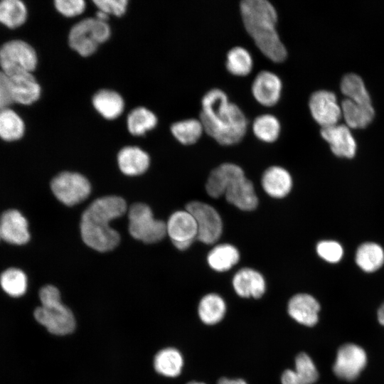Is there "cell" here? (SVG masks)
Listing matches in <instances>:
<instances>
[{"instance_id":"cell-6","label":"cell","mask_w":384,"mask_h":384,"mask_svg":"<svg viewBox=\"0 0 384 384\" xmlns=\"http://www.w3.org/2000/svg\"><path fill=\"white\" fill-rule=\"evenodd\" d=\"M129 231L135 239L145 243L161 240L166 235V223L154 219L151 208L146 204L137 203L129 209Z\"/></svg>"},{"instance_id":"cell-45","label":"cell","mask_w":384,"mask_h":384,"mask_svg":"<svg viewBox=\"0 0 384 384\" xmlns=\"http://www.w3.org/2000/svg\"><path fill=\"white\" fill-rule=\"evenodd\" d=\"M187 384H205V383H201V382H196V381H191V382L188 383Z\"/></svg>"},{"instance_id":"cell-31","label":"cell","mask_w":384,"mask_h":384,"mask_svg":"<svg viewBox=\"0 0 384 384\" xmlns=\"http://www.w3.org/2000/svg\"><path fill=\"white\" fill-rule=\"evenodd\" d=\"M171 132L180 143L191 145L200 139L204 129L200 119L190 118L174 122Z\"/></svg>"},{"instance_id":"cell-41","label":"cell","mask_w":384,"mask_h":384,"mask_svg":"<svg viewBox=\"0 0 384 384\" xmlns=\"http://www.w3.org/2000/svg\"><path fill=\"white\" fill-rule=\"evenodd\" d=\"M14 102L9 77L0 70V110L9 108Z\"/></svg>"},{"instance_id":"cell-14","label":"cell","mask_w":384,"mask_h":384,"mask_svg":"<svg viewBox=\"0 0 384 384\" xmlns=\"http://www.w3.org/2000/svg\"><path fill=\"white\" fill-rule=\"evenodd\" d=\"M321 135L329 144L332 152L337 156H354L356 142L346 124H336L321 127Z\"/></svg>"},{"instance_id":"cell-44","label":"cell","mask_w":384,"mask_h":384,"mask_svg":"<svg viewBox=\"0 0 384 384\" xmlns=\"http://www.w3.org/2000/svg\"><path fill=\"white\" fill-rule=\"evenodd\" d=\"M378 321L384 326V303L380 306L378 311Z\"/></svg>"},{"instance_id":"cell-23","label":"cell","mask_w":384,"mask_h":384,"mask_svg":"<svg viewBox=\"0 0 384 384\" xmlns=\"http://www.w3.org/2000/svg\"><path fill=\"white\" fill-rule=\"evenodd\" d=\"M262 186L269 196L281 198L286 196L291 191L292 179L286 169L281 166H272L264 172Z\"/></svg>"},{"instance_id":"cell-3","label":"cell","mask_w":384,"mask_h":384,"mask_svg":"<svg viewBox=\"0 0 384 384\" xmlns=\"http://www.w3.org/2000/svg\"><path fill=\"white\" fill-rule=\"evenodd\" d=\"M240 9L245 28L260 50L275 63L284 60L287 52L276 28L274 6L267 0H244Z\"/></svg>"},{"instance_id":"cell-25","label":"cell","mask_w":384,"mask_h":384,"mask_svg":"<svg viewBox=\"0 0 384 384\" xmlns=\"http://www.w3.org/2000/svg\"><path fill=\"white\" fill-rule=\"evenodd\" d=\"M341 108L348 127L363 128L374 117L375 112L372 104H361L346 98L342 100Z\"/></svg>"},{"instance_id":"cell-21","label":"cell","mask_w":384,"mask_h":384,"mask_svg":"<svg viewBox=\"0 0 384 384\" xmlns=\"http://www.w3.org/2000/svg\"><path fill=\"white\" fill-rule=\"evenodd\" d=\"M9 77L14 102L31 105L38 100L41 89L31 73H21Z\"/></svg>"},{"instance_id":"cell-22","label":"cell","mask_w":384,"mask_h":384,"mask_svg":"<svg viewBox=\"0 0 384 384\" xmlns=\"http://www.w3.org/2000/svg\"><path fill=\"white\" fill-rule=\"evenodd\" d=\"M117 163L124 174L138 176L147 170L150 164V158L148 154L139 147L128 146L119 151Z\"/></svg>"},{"instance_id":"cell-15","label":"cell","mask_w":384,"mask_h":384,"mask_svg":"<svg viewBox=\"0 0 384 384\" xmlns=\"http://www.w3.org/2000/svg\"><path fill=\"white\" fill-rule=\"evenodd\" d=\"M1 238L6 242L15 244H26L30 239L28 222L17 210L5 211L0 218Z\"/></svg>"},{"instance_id":"cell-34","label":"cell","mask_w":384,"mask_h":384,"mask_svg":"<svg viewBox=\"0 0 384 384\" xmlns=\"http://www.w3.org/2000/svg\"><path fill=\"white\" fill-rule=\"evenodd\" d=\"M25 125L21 118L12 110H0V137L8 142L21 138Z\"/></svg>"},{"instance_id":"cell-12","label":"cell","mask_w":384,"mask_h":384,"mask_svg":"<svg viewBox=\"0 0 384 384\" xmlns=\"http://www.w3.org/2000/svg\"><path fill=\"white\" fill-rule=\"evenodd\" d=\"M166 232L174 246L185 250L197 238L198 227L195 218L188 211L177 210L169 217Z\"/></svg>"},{"instance_id":"cell-16","label":"cell","mask_w":384,"mask_h":384,"mask_svg":"<svg viewBox=\"0 0 384 384\" xmlns=\"http://www.w3.org/2000/svg\"><path fill=\"white\" fill-rule=\"evenodd\" d=\"M245 176L239 166L225 163L214 169L208 178L206 190L212 198H219L225 194L228 187L235 180Z\"/></svg>"},{"instance_id":"cell-26","label":"cell","mask_w":384,"mask_h":384,"mask_svg":"<svg viewBox=\"0 0 384 384\" xmlns=\"http://www.w3.org/2000/svg\"><path fill=\"white\" fill-rule=\"evenodd\" d=\"M356 262L364 272H373L384 264V250L377 243H363L357 249Z\"/></svg>"},{"instance_id":"cell-24","label":"cell","mask_w":384,"mask_h":384,"mask_svg":"<svg viewBox=\"0 0 384 384\" xmlns=\"http://www.w3.org/2000/svg\"><path fill=\"white\" fill-rule=\"evenodd\" d=\"M92 103L95 110L105 119L112 120L119 117L124 109V101L117 92L100 90L92 97Z\"/></svg>"},{"instance_id":"cell-36","label":"cell","mask_w":384,"mask_h":384,"mask_svg":"<svg viewBox=\"0 0 384 384\" xmlns=\"http://www.w3.org/2000/svg\"><path fill=\"white\" fill-rule=\"evenodd\" d=\"M27 16L25 4L19 0L0 1V22L14 28L23 24Z\"/></svg>"},{"instance_id":"cell-27","label":"cell","mask_w":384,"mask_h":384,"mask_svg":"<svg viewBox=\"0 0 384 384\" xmlns=\"http://www.w3.org/2000/svg\"><path fill=\"white\" fill-rule=\"evenodd\" d=\"M240 260L238 249L230 244H220L208 253L207 260L209 266L217 272L231 269Z\"/></svg>"},{"instance_id":"cell-32","label":"cell","mask_w":384,"mask_h":384,"mask_svg":"<svg viewBox=\"0 0 384 384\" xmlns=\"http://www.w3.org/2000/svg\"><path fill=\"white\" fill-rule=\"evenodd\" d=\"M225 66L231 74L236 76H245L252 71L253 59L246 48L235 46L227 53Z\"/></svg>"},{"instance_id":"cell-39","label":"cell","mask_w":384,"mask_h":384,"mask_svg":"<svg viewBox=\"0 0 384 384\" xmlns=\"http://www.w3.org/2000/svg\"><path fill=\"white\" fill-rule=\"evenodd\" d=\"M54 4L60 14L70 18L82 14L86 7L83 0H56Z\"/></svg>"},{"instance_id":"cell-42","label":"cell","mask_w":384,"mask_h":384,"mask_svg":"<svg viewBox=\"0 0 384 384\" xmlns=\"http://www.w3.org/2000/svg\"><path fill=\"white\" fill-rule=\"evenodd\" d=\"M218 384H247V383L242 379H228L227 378H220Z\"/></svg>"},{"instance_id":"cell-7","label":"cell","mask_w":384,"mask_h":384,"mask_svg":"<svg viewBox=\"0 0 384 384\" xmlns=\"http://www.w3.org/2000/svg\"><path fill=\"white\" fill-rule=\"evenodd\" d=\"M37 62L35 50L23 41H10L0 48V66L8 76L31 73L36 68Z\"/></svg>"},{"instance_id":"cell-8","label":"cell","mask_w":384,"mask_h":384,"mask_svg":"<svg viewBox=\"0 0 384 384\" xmlns=\"http://www.w3.org/2000/svg\"><path fill=\"white\" fill-rule=\"evenodd\" d=\"M50 188L58 200L69 206L86 199L91 191L90 183L84 176L70 171L57 175L52 180Z\"/></svg>"},{"instance_id":"cell-5","label":"cell","mask_w":384,"mask_h":384,"mask_svg":"<svg viewBox=\"0 0 384 384\" xmlns=\"http://www.w3.org/2000/svg\"><path fill=\"white\" fill-rule=\"evenodd\" d=\"M111 35L106 22L95 18H87L75 24L68 33L70 47L83 57L92 55L98 46L107 41Z\"/></svg>"},{"instance_id":"cell-37","label":"cell","mask_w":384,"mask_h":384,"mask_svg":"<svg viewBox=\"0 0 384 384\" xmlns=\"http://www.w3.org/2000/svg\"><path fill=\"white\" fill-rule=\"evenodd\" d=\"M0 284L9 295L14 297H21L26 291L27 278L21 270L9 268L1 274Z\"/></svg>"},{"instance_id":"cell-2","label":"cell","mask_w":384,"mask_h":384,"mask_svg":"<svg viewBox=\"0 0 384 384\" xmlns=\"http://www.w3.org/2000/svg\"><path fill=\"white\" fill-rule=\"evenodd\" d=\"M127 211L125 201L117 196H104L94 201L83 212L80 233L84 242L99 252H107L117 246L119 233L110 223Z\"/></svg>"},{"instance_id":"cell-40","label":"cell","mask_w":384,"mask_h":384,"mask_svg":"<svg viewBox=\"0 0 384 384\" xmlns=\"http://www.w3.org/2000/svg\"><path fill=\"white\" fill-rule=\"evenodd\" d=\"M94 4L98 10L107 14L122 16L126 12L128 5L127 0H95Z\"/></svg>"},{"instance_id":"cell-28","label":"cell","mask_w":384,"mask_h":384,"mask_svg":"<svg viewBox=\"0 0 384 384\" xmlns=\"http://www.w3.org/2000/svg\"><path fill=\"white\" fill-rule=\"evenodd\" d=\"M226 306L223 299L217 294L205 295L200 301L198 316L206 324L213 325L220 322L225 316Z\"/></svg>"},{"instance_id":"cell-35","label":"cell","mask_w":384,"mask_h":384,"mask_svg":"<svg viewBox=\"0 0 384 384\" xmlns=\"http://www.w3.org/2000/svg\"><path fill=\"white\" fill-rule=\"evenodd\" d=\"M342 93L356 102L371 104L370 97L362 78L355 73L345 75L341 82Z\"/></svg>"},{"instance_id":"cell-30","label":"cell","mask_w":384,"mask_h":384,"mask_svg":"<svg viewBox=\"0 0 384 384\" xmlns=\"http://www.w3.org/2000/svg\"><path fill=\"white\" fill-rule=\"evenodd\" d=\"M156 116L149 109L139 107L132 110L127 116V126L134 136H142L157 125Z\"/></svg>"},{"instance_id":"cell-9","label":"cell","mask_w":384,"mask_h":384,"mask_svg":"<svg viewBox=\"0 0 384 384\" xmlns=\"http://www.w3.org/2000/svg\"><path fill=\"white\" fill-rule=\"evenodd\" d=\"M195 218L197 227V238L207 245L218 241L223 232V223L218 211L209 204L201 201H191L186 206Z\"/></svg>"},{"instance_id":"cell-43","label":"cell","mask_w":384,"mask_h":384,"mask_svg":"<svg viewBox=\"0 0 384 384\" xmlns=\"http://www.w3.org/2000/svg\"><path fill=\"white\" fill-rule=\"evenodd\" d=\"M109 16H110L108 14H107L106 13L98 10L97 12L96 13V15H95V18H97V20L100 21L107 23V21L108 20Z\"/></svg>"},{"instance_id":"cell-46","label":"cell","mask_w":384,"mask_h":384,"mask_svg":"<svg viewBox=\"0 0 384 384\" xmlns=\"http://www.w3.org/2000/svg\"><path fill=\"white\" fill-rule=\"evenodd\" d=\"M1 224H0V239H1Z\"/></svg>"},{"instance_id":"cell-10","label":"cell","mask_w":384,"mask_h":384,"mask_svg":"<svg viewBox=\"0 0 384 384\" xmlns=\"http://www.w3.org/2000/svg\"><path fill=\"white\" fill-rule=\"evenodd\" d=\"M366 364L367 355L363 348L355 343H346L337 351L333 371L338 378L352 381L359 376Z\"/></svg>"},{"instance_id":"cell-13","label":"cell","mask_w":384,"mask_h":384,"mask_svg":"<svg viewBox=\"0 0 384 384\" xmlns=\"http://www.w3.org/2000/svg\"><path fill=\"white\" fill-rule=\"evenodd\" d=\"M282 82L280 78L273 72L262 70L257 74L251 86V92L260 105L271 107L280 99Z\"/></svg>"},{"instance_id":"cell-18","label":"cell","mask_w":384,"mask_h":384,"mask_svg":"<svg viewBox=\"0 0 384 384\" xmlns=\"http://www.w3.org/2000/svg\"><path fill=\"white\" fill-rule=\"evenodd\" d=\"M233 286L241 297L260 298L266 289L265 280L257 271L245 267L238 271L233 278Z\"/></svg>"},{"instance_id":"cell-19","label":"cell","mask_w":384,"mask_h":384,"mask_svg":"<svg viewBox=\"0 0 384 384\" xmlns=\"http://www.w3.org/2000/svg\"><path fill=\"white\" fill-rule=\"evenodd\" d=\"M224 195L229 203L242 210H253L258 205L254 186L245 176L233 181Z\"/></svg>"},{"instance_id":"cell-20","label":"cell","mask_w":384,"mask_h":384,"mask_svg":"<svg viewBox=\"0 0 384 384\" xmlns=\"http://www.w3.org/2000/svg\"><path fill=\"white\" fill-rule=\"evenodd\" d=\"M319 378L316 366L309 355L300 353L295 358L294 370H285L282 384H314Z\"/></svg>"},{"instance_id":"cell-17","label":"cell","mask_w":384,"mask_h":384,"mask_svg":"<svg viewBox=\"0 0 384 384\" xmlns=\"http://www.w3.org/2000/svg\"><path fill=\"white\" fill-rule=\"evenodd\" d=\"M320 305L317 300L308 294H297L288 303V313L297 322L313 326L319 320Z\"/></svg>"},{"instance_id":"cell-4","label":"cell","mask_w":384,"mask_h":384,"mask_svg":"<svg viewBox=\"0 0 384 384\" xmlns=\"http://www.w3.org/2000/svg\"><path fill=\"white\" fill-rule=\"evenodd\" d=\"M41 306L34 311L36 320L51 334L65 335L73 331L75 317L69 308L60 301L59 290L53 285H46L39 292Z\"/></svg>"},{"instance_id":"cell-33","label":"cell","mask_w":384,"mask_h":384,"mask_svg":"<svg viewBox=\"0 0 384 384\" xmlns=\"http://www.w3.org/2000/svg\"><path fill=\"white\" fill-rule=\"evenodd\" d=\"M255 136L262 142L272 143L275 142L281 132L279 119L273 114H262L257 116L252 123Z\"/></svg>"},{"instance_id":"cell-38","label":"cell","mask_w":384,"mask_h":384,"mask_svg":"<svg viewBox=\"0 0 384 384\" xmlns=\"http://www.w3.org/2000/svg\"><path fill=\"white\" fill-rule=\"evenodd\" d=\"M316 252L326 262L336 263L341 260L343 250L342 246L334 240H322L316 245Z\"/></svg>"},{"instance_id":"cell-29","label":"cell","mask_w":384,"mask_h":384,"mask_svg":"<svg viewBox=\"0 0 384 384\" xmlns=\"http://www.w3.org/2000/svg\"><path fill=\"white\" fill-rule=\"evenodd\" d=\"M183 364L180 352L173 348L159 351L154 357V366L156 372L167 376L176 377L181 373Z\"/></svg>"},{"instance_id":"cell-11","label":"cell","mask_w":384,"mask_h":384,"mask_svg":"<svg viewBox=\"0 0 384 384\" xmlns=\"http://www.w3.org/2000/svg\"><path fill=\"white\" fill-rule=\"evenodd\" d=\"M309 107L313 118L321 127L338 124L342 114L336 95L326 90L313 92L309 98Z\"/></svg>"},{"instance_id":"cell-1","label":"cell","mask_w":384,"mask_h":384,"mask_svg":"<svg viewBox=\"0 0 384 384\" xmlns=\"http://www.w3.org/2000/svg\"><path fill=\"white\" fill-rule=\"evenodd\" d=\"M204 132L221 145L240 142L245 135L247 119L242 110L229 101L226 93L213 88L201 100L200 119Z\"/></svg>"}]
</instances>
